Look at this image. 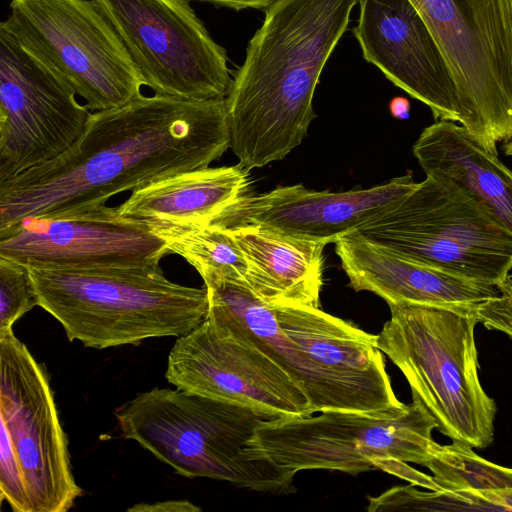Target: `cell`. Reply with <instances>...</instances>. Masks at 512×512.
Returning <instances> with one entry per match:
<instances>
[{
    "label": "cell",
    "mask_w": 512,
    "mask_h": 512,
    "mask_svg": "<svg viewBox=\"0 0 512 512\" xmlns=\"http://www.w3.org/2000/svg\"><path fill=\"white\" fill-rule=\"evenodd\" d=\"M230 147L226 99L140 95L91 113L65 152L0 182V231L90 212L118 193L208 167Z\"/></svg>",
    "instance_id": "1"
},
{
    "label": "cell",
    "mask_w": 512,
    "mask_h": 512,
    "mask_svg": "<svg viewBox=\"0 0 512 512\" xmlns=\"http://www.w3.org/2000/svg\"><path fill=\"white\" fill-rule=\"evenodd\" d=\"M359 0H277L226 98L230 148L248 171L284 159L316 117L320 75Z\"/></svg>",
    "instance_id": "2"
},
{
    "label": "cell",
    "mask_w": 512,
    "mask_h": 512,
    "mask_svg": "<svg viewBox=\"0 0 512 512\" xmlns=\"http://www.w3.org/2000/svg\"><path fill=\"white\" fill-rule=\"evenodd\" d=\"M38 306L70 341L104 349L149 338L180 337L208 313L205 287L168 280L160 265L59 268L28 266Z\"/></svg>",
    "instance_id": "3"
},
{
    "label": "cell",
    "mask_w": 512,
    "mask_h": 512,
    "mask_svg": "<svg viewBox=\"0 0 512 512\" xmlns=\"http://www.w3.org/2000/svg\"><path fill=\"white\" fill-rule=\"evenodd\" d=\"M115 416L125 438L182 476L273 494L294 492L293 477L247 452L257 427L278 418L274 415L178 388H154L124 403Z\"/></svg>",
    "instance_id": "4"
},
{
    "label": "cell",
    "mask_w": 512,
    "mask_h": 512,
    "mask_svg": "<svg viewBox=\"0 0 512 512\" xmlns=\"http://www.w3.org/2000/svg\"><path fill=\"white\" fill-rule=\"evenodd\" d=\"M476 306H389L391 317L376 345L402 372L436 429L483 449L494 439L497 406L478 374Z\"/></svg>",
    "instance_id": "5"
},
{
    "label": "cell",
    "mask_w": 512,
    "mask_h": 512,
    "mask_svg": "<svg viewBox=\"0 0 512 512\" xmlns=\"http://www.w3.org/2000/svg\"><path fill=\"white\" fill-rule=\"evenodd\" d=\"M320 413L264 421L247 443L249 457L294 478L313 469L393 474L401 463L425 466L431 456L436 423L417 400L386 411Z\"/></svg>",
    "instance_id": "6"
},
{
    "label": "cell",
    "mask_w": 512,
    "mask_h": 512,
    "mask_svg": "<svg viewBox=\"0 0 512 512\" xmlns=\"http://www.w3.org/2000/svg\"><path fill=\"white\" fill-rule=\"evenodd\" d=\"M358 233L411 260L497 286L512 269V233L452 183L427 177Z\"/></svg>",
    "instance_id": "7"
},
{
    "label": "cell",
    "mask_w": 512,
    "mask_h": 512,
    "mask_svg": "<svg viewBox=\"0 0 512 512\" xmlns=\"http://www.w3.org/2000/svg\"><path fill=\"white\" fill-rule=\"evenodd\" d=\"M450 66L459 123L494 154L512 137L510 0H409Z\"/></svg>",
    "instance_id": "8"
},
{
    "label": "cell",
    "mask_w": 512,
    "mask_h": 512,
    "mask_svg": "<svg viewBox=\"0 0 512 512\" xmlns=\"http://www.w3.org/2000/svg\"><path fill=\"white\" fill-rule=\"evenodd\" d=\"M92 1L155 94L189 101L227 98L233 78L226 50L189 0Z\"/></svg>",
    "instance_id": "9"
},
{
    "label": "cell",
    "mask_w": 512,
    "mask_h": 512,
    "mask_svg": "<svg viewBox=\"0 0 512 512\" xmlns=\"http://www.w3.org/2000/svg\"><path fill=\"white\" fill-rule=\"evenodd\" d=\"M6 22L89 110L118 108L142 95L138 69L92 0H11Z\"/></svg>",
    "instance_id": "10"
},
{
    "label": "cell",
    "mask_w": 512,
    "mask_h": 512,
    "mask_svg": "<svg viewBox=\"0 0 512 512\" xmlns=\"http://www.w3.org/2000/svg\"><path fill=\"white\" fill-rule=\"evenodd\" d=\"M65 77L0 23V182L65 152L90 116Z\"/></svg>",
    "instance_id": "11"
},
{
    "label": "cell",
    "mask_w": 512,
    "mask_h": 512,
    "mask_svg": "<svg viewBox=\"0 0 512 512\" xmlns=\"http://www.w3.org/2000/svg\"><path fill=\"white\" fill-rule=\"evenodd\" d=\"M0 418L12 438L32 512H66L82 490L49 376L12 329L0 332Z\"/></svg>",
    "instance_id": "12"
},
{
    "label": "cell",
    "mask_w": 512,
    "mask_h": 512,
    "mask_svg": "<svg viewBox=\"0 0 512 512\" xmlns=\"http://www.w3.org/2000/svg\"><path fill=\"white\" fill-rule=\"evenodd\" d=\"M165 376L188 393L276 417L313 415L306 395L281 367L250 343L215 330L206 319L177 338Z\"/></svg>",
    "instance_id": "13"
},
{
    "label": "cell",
    "mask_w": 512,
    "mask_h": 512,
    "mask_svg": "<svg viewBox=\"0 0 512 512\" xmlns=\"http://www.w3.org/2000/svg\"><path fill=\"white\" fill-rule=\"evenodd\" d=\"M283 332L306 361L324 411L378 412L401 408L377 335L319 308L274 306Z\"/></svg>",
    "instance_id": "14"
},
{
    "label": "cell",
    "mask_w": 512,
    "mask_h": 512,
    "mask_svg": "<svg viewBox=\"0 0 512 512\" xmlns=\"http://www.w3.org/2000/svg\"><path fill=\"white\" fill-rule=\"evenodd\" d=\"M169 253L151 228L107 205L63 218L27 217L0 231V257L25 267L149 266Z\"/></svg>",
    "instance_id": "15"
},
{
    "label": "cell",
    "mask_w": 512,
    "mask_h": 512,
    "mask_svg": "<svg viewBox=\"0 0 512 512\" xmlns=\"http://www.w3.org/2000/svg\"><path fill=\"white\" fill-rule=\"evenodd\" d=\"M411 174L366 189L316 191L303 185L245 194L210 220L224 228L257 225L299 239L335 243L393 209L415 187Z\"/></svg>",
    "instance_id": "16"
},
{
    "label": "cell",
    "mask_w": 512,
    "mask_h": 512,
    "mask_svg": "<svg viewBox=\"0 0 512 512\" xmlns=\"http://www.w3.org/2000/svg\"><path fill=\"white\" fill-rule=\"evenodd\" d=\"M353 33L363 58L437 120L459 122L450 66L425 20L409 0H359Z\"/></svg>",
    "instance_id": "17"
},
{
    "label": "cell",
    "mask_w": 512,
    "mask_h": 512,
    "mask_svg": "<svg viewBox=\"0 0 512 512\" xmlns=\"http://www.w3.org/2000/svg\"><path fill=\"white\" fill-rule=\"evenodd\" d=\"M335 252L350 287L372 292L388 306H476L498 294L494 285L411 260L358 232L336 241Z\"/></svg>",
    "instance_id": "18"
},
{
    "label": "cell",
    "mask_w": 512,
    "mask_h": 512,
    "mask_svg": "<svg viewBox=\"0 0 512 512\" xmlns=\"http://www.w3.org/2000/svg\"><path fill=\"white\" fill-rule=\"evenodd\" d=\"M413 154L427 177L465 191L512 233V170L465 127L436 121L422 131Z\"/></svg>",
    "instance_id": "19"
},
{
    "label": "cell",
    "mask_w": 512,
    "mask_h": 512,
    "mask_svg": "<svg viewBox=\"0 0 512 512\" xmlns=\"http://www.w3.org/2000/svg\"><path fill=\"white\" fill-rule=\"evenodd\" d=\"M249 185L248 170L240 164L208 166L136 189L117 210L122 218L152 230L201 224L247 194Z\"/></svg>",
    "instance_id": "20"
},
{
    "label": "cell",
    "mask_w": 512,
    "mask_h": 512,
    "mask_svg": "<svg viewBox=\"0 0 512 512\" xmlns=\"http://www.w3.org/2000/svg\"><path fill=\"white\" fill-rule=\"evenodd\" d=\"M248 262L246 283L271 306L319 308L323 242L290 237L257 225L228 228Z\"/></svg>",
    "instance_id": "21"
},
{
    "label": "cell",
    "mask_w": 512,
    "mask_h": 512,
    "mask_svg": "<svg viewBox=\"0 0 512 512\" xmlns=\"http://www.w3.org/2000/svg\"><path fill=\"white\" fill-rule=\"evenodd\" d=\"M208 297L206 320L212 327L248 342L281 367L302 389L315 413L320 394L295 343L280 327L275 307L263 301L245 281L216 274L201 276Z\"/></svg>",
    "instance_id": "22"
},
{
    "label": "cell",
    "mask_w": 512,
    "mask_h": 512,
    "mask_svg": "<svg viewBox=\"0 0 512 512\" xmlns=\"http://www.w3.org/2000/svg\"><path fill=\"white\" fill-rule=\"evenodd\" d=\"M424 467L439 487L430 492L432 510L512 511V468L487 461L471 446L435 442Z\"/></svg>",
    "instance_id": "23"
},
{
    "label": "cell",
    "mask_w": 512,
    "mask_h": 512,
    "mask_svg": "<svg viewBox=\"0 0 512 512\" xmlns=\"http://www.w3.org/2000/svg\"><path fill=\"white\" fill-rule=\"evenodd\" d=\"M153 231L165 240L170 253L183 257L200 276L216 274L246 282L248 262L230 229L194 224Z\"/></svg>",
    "instance_id": "24"
},
{
    "label": "cell",
    "mask_w": 512,
    "mask_h": 512,
    "mask_svg": "<svg viewBox=\"0 0 512 512\" xmlns=\"http://www.w3.org/2000/svg\"><path fill=\"white\" fill-rule=\"evenodd\" d=\"M37 304L27 268L0 257V332L13 324Z\"/></svg>",
    "instance_id": "25"
},
{
    "label": "cell",
    "mask_w": 512,
    "mask_h": 512,
    "mask_svg": "<svg viewBox=\"0 0 512 512\" xmlns=\"http://www.w3.org/2000/svg\"><path fill=\"white\" fill-rule=\"evenodd\" d=\"M0 499L15 512H32L21 464L11 435L1 423L0 432Z\"/></svg>",
    "instance_id": "26"
},
{
    "label": "cell",
    "mask_w": 512,
    "mask_h": 512,
    "mask_svg": "<svg viewBox=\"0 0 512 512\" xmlns=\"http://www.w3.org/2000/svg\"><path fill=\"white\" fill-rule=\"evenodd\" d=\"M496 287L498 294L479 303L476 315L486 328L503 332L512 339V274Z\"/></svg>",
    "instance_id": "27"
},
{
    "label": "cell",
    "mask_w": 512,
    "mask_h": 512,
    "mask_svg": "<svg viewBox=\"0 0 512 512\" xmlns=\"http://www.w3.org/2000/svg\"><path fill=\"white\" fill-rule=\"evenodd\" d=\"M128 510L139 512H194L201 509L187 500H169L155 504H138Z\"/></svg>",
    "instance_id": "28"
},
{
    "label": "cell",
    "mask_w": 512,
    "mask_h": 512,
    "mask_svg": "<svg viewBox=\"0 0 512 512\" xmlns=\"http://www.w3.org/2000/svg\"><path fill=\"white\" fill-rule=\"evenodd\" d=\"M191 1V0H189ZM211 3L216 6H222L234 10L243 9H258L266 10L270 5L275 3L277 0H192Z\"/></svg>",
    "instance_id": "29"
},
{
    "label": "cell",
    "mask_w": 512,
    "mask_h": 512,
    "mask_svg": "<svg viewBox=\"0 0 512 512\" xmlns=\"http://www.w3.org/2000/svg\"><path fill=\"white\" fill-rule=\"evenodd\" d=\"M391 115L397 119H408L410 115V102L404 97H395L389 104Z\"/></svg>",
    "instance_id": "30"
},
{
    "label": "cell",
    "mask_w": 512,
    "mask_h": 512,
    "mask_svg": "<svg viewBox=\"0 0 512 512\" xmlns=\"http://www.w3.org/2000/svg\"><path fill=\"white\" fill-rule=\"evenodd\" d=\"M502 148L507 156H512V143H505Z\"/></svg>",
    "instance_id": "31"
},
{
    "label": "cell",
    "mask_w": 512,
    "mask_h": 512,
    "mask_svg": "<svg viewBox=\"0 0 512 512\" xmlns=\"http://www.w3.org/2000/svg\"><path fill=\"white\" fill-rule=\"evenodd\" d=\"M510 3H511V9H512V0H510Z\"/></svg>",
    "instance_id": "32"
}]
</instances>
